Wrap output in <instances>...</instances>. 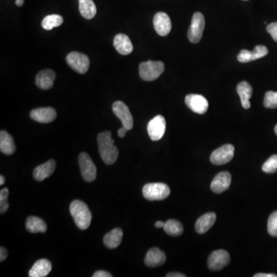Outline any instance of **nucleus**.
Masks as SVG:
<instances>
[{
	"label": "nucleus",
	"instance_id": "1",
	"mask_svg": "<svg viewBox=\"0 0 277 277\" xmlns=\"http://www.w3.org/2000/svg\"><path fill=\"white\" fill-rule=\"evenodd\" d=\"M99 152L102 159L106 164L112 165L118 159V148L114 145V140L112 138L111 132L105 131L99 133L97 136Z\"/></svg>",
	"mask_w": 277,
	"mask_h": 277
},
{
	"label": "nucleus",
	"instance_id": "2",
	"mask_svg": "<svg viewBox=\"0 0 277 277\" xmlns=\"http://www.w3.org/2000/svg\"><path fill=\"white\" fill-rule=\"evenodd\" d=\"M70 213L79 229H88L92 220V214L87 205L83 201L76 199L71 202Z\"/></svg>",
	"mask_w": 277,
	"mask_h": 277
},
{
	"label": "nucleus",
	"instance_id": "3",
	"mask_svg": "<svg viewBox=\"0 0 277 277\" xmlns=\"http://www.w3.org/2000/svg\"><path fill=\"white\" fill-rule=\"evenodd\" d=\"M164 63L161 61L143 62L140 65V76L144 81H153L159 78L164 72Z\"/></svg>",
	"mask_w": 277,
	"mask_h": 277
},
{
	"label": "nucleus",
	"instance_id": "4",
	"mask_svg": "<svg viewBox=\"0 0 277 277\" xmlns=\"http://www.w3.org/2000/svg\"><path fill=\"white\" fill-rule=\"evenodd\" d=\"M170 194V189L163 183H148L143 188V195L147 200H163Z\"/></svg>",
	"mask_w": 277,
	"mask_h": 277
},
{
	"label": "nucleus",
	"instance_id": "5",
	"mask_svg": "<svg viewBox=\"0 0 277 277\" xmlns=\"http://www.w3.org/2000/svg\"><path fill=\"white\" fill-rule=\"evenodd\" d=\"M205 29V18L201 13H195L188 30V39L192 44H197L202 39Z\"/></svg>",
	"mask_w": 277,
	"mask_h": 277
},
{
	"label": "nucleus",
	"instance_id": "6",
	"mask_svg": "<svg viewBox=\"0 0 277 277\" xmlns=\"http://www.w3.org/2000/svg\"><path fill=\"white\" fill-rule=\"evenodd\" d=\"M79 165L83 179L89 183L93 182L97 178V167L91 157L87 153H80L79 156Z\"/></svg>",
	"mask_w": 277,
	"mask_h": 277
},
{
	"label": "nucleus",
	"instance_id": "7",
	"mask_svg": "<svg viewBox=\"0 0 277 277\" xmlns=\"http://www.w3.org/2000/svg\"><path fill=\"white\" fill-rule=\"evenodd\" d=\"M67 63L74 71L80 74H85L88 71L90 67V59L87 55L77 52H72L68 54Z\"/></svg>",
	"mask_w": 277,
	"mask_h": 277
},
{
	"label": "nucleus",
	"instance_id": "8",
	"mask_svg": "<svg viewBox=\"0 0 277 277\" xmlns=\"http://www.w3.org/2000/svg\"><path fill=\"white\" fill-rule=\"evenodd\" d=\"M234 150L235 148L232 145H223L212 152L210 156L211 163L214 165H223L229 163L233 158Z\"/></svg>",
	"mask_w": 277,
	"mask_h": 277
},
{
	"label": "nucleus",
	"instance_id": "9",
	"mask_svg": "<svg viewBox=\"0 0 277 277\" xmlns=\"http://www.w3.org/2000/svg\"><path fill=\"white\" fill-rule=\"evenodd\" d=\"M148 134L153 141L161 140L166 131V120L161 115H158L150 120L147 126Z\"/></svg>",
	"mask_w": 277,
	"mask_h": 277
},
{
	"label": "nucleus",
	"instance_id": "10",
	"mask_svg": "<svg viewBox=\"0 0 277 277\" xmlns=\"http://www.w3.org/2000/svg\"><path fill=\"white\" fill-rule=\"evenodd\" d=\"M230 262L229 253L223 249L213 251L208 259V266L212 271H219L223 269Z\"/></svg>",
	"mask_w": 277,
	"mask_h": 277
},
{
	"label": "nucleus",
	"instance_id": "11",
	"mask_svg": "<svg viewBox=\"0 0 277 277\" xmlns=\"http://www.w3.org/2000/svg\"><path fill=\"white\" fill-rule=\"evenodd\" d=\"M113 111L126 130H130L133 127V118L129 107L123 102L116 101L113 104Z\"/></svg>",
	"mask_w": 277,
	"mask_h": 277
},
{
	"label": "nucleus",
	"instance_id": "12",
	"mask_svg": "<svg viewBox=\"0 0 277 277\" xmlns=\"http://www.w3.org/2000/svg\"><path fill=\"white\" fill-rule=\"evenodd\" d=\"M188 108L198 114H204L207 112L209 103L204 97L198 94H189L185 98Z\"/></svg>",
	"mask_w": 277,
	"mask_h": 277
},
{
	"label": "nucleus",
	"instance_id": "13",
	"mask_svg": "<svg viewBox=\"0 0 277 277\" xmlns=\"http://www.w3.org/2000/svg\"><path fill=\"white\" fill-rule=\"evenodd\" d=\"M153 27L159 36L166 37L171 31V20L165 13H157L153 18Z\"/></svg>",
	"mask_w": 277,
	"mask_h": 277
},
{
	"label": "nucleus",
	"instance_id": "14",
	"mask_svg": "<svg viewBox=\"0 0 277 277\" xmlns=\"http://www.w3.org/2000/svg\"><path fill=\"white\" fill-rule=\"evenodd\" d=\"M30 118L38 123H51L57 118V112L52 107L36 109L30 113Z\"/></svg>",
	"mask_w": 277,
	"mask_h": 277
},
{
	"label": "nucleus",
	"instance_id": "15",
	"mask_svg": "<svg viewBox=\"0 0 277 277\" xmlns=\"http://www.w3.org/2000/svg\"><path fill=\"white\" fill-rule=\"evenodd\" d=\"M231 184V174L228 172H222L215 176L211 183V189L217 194L223 193L229 189Z\"/></svg>",
	"mask_w": 277,
	"mask_h": 277
},
{
	"label": "nucleus",
	"instance_id": "16",
	"mask_svg": "<svg viewBox=\"0 0 277 277\" xmlns=\"http://www.w3.org/2000/svg\"><path fill=\"white\" fill-rule=\"evenodd\" d=\"M56 79L55 72L52 70H44L38 73L36 77V84L41 90H50L53 87Z\"/></svg>",
	"mask_w": 277,
	"mask_h": 277
},
{
	"label": "nucleus",
	"instance_id": "17",
	"mask_svg": "<svg viewBox=\"0 0 277 277\" xmlns=\"http://www.w3.org/2000/svg\"><path fill=\"white\" fill-rule=\"evenodd\" d=\"M113 46L116 51L123 56L129 55L133 50L131 40L125 34H117L113 40Z\"/></svg>",
	"mask_w": 277,
	"mask_h": 277
},
{
	"label": "nucleus",
	"instance_id": "18",
	"mask_svg": "<svg viewBox=\"0 0 277 277\" xmlns=\"http://www.w3.org/2000/svg\"><path fill=\"white\" fill-rule=\"evenodd\" d=\"M166 255L159 248H152L148 251L145 258V263L149 267H156L163 265L166 262Z\"/></svg>",
	"mask_w": 277,
	"mask_h": 277
},
{
	"label": "nucleus",
	"instance_id": "19",
	"mask_svg": "<svg viewBox=\"0 0 277 277\" xmlns=\"http://www.w3.org/2000/svg\"><path fill=\"white\" fill-rule=\"evenodd\" d=\"M56 169V162L53 159H50L44 164L37 166L34 171V179L36 180L44 181L47 178L50 177Z\"/></svg>",
	"mask_w": 277,
	"mask_h": 277
},
{
	"label": "nucleus",
	"instance_id": "20",
	"mask_svg": "<svg viewBox=\"0 0 277 277\" xmlns=\"http://www.w3.org/2000/svg\"><path fill=\"white\" fill-rule=\"evenodd\" d=\"M52 269V264L48 259H41L37 261L29 272L30 277H45Z\"/></svg>",
	"mask_w": 277,
	"mask_h": 277
},
{
	"label": "nucleus",
	"instance_id": "21",
	"mask_svg": "<svg viewBox=\"0 0 277 277\" xmlns=\"http://www.w3.org/2000/svg\"><path fill=\"white\" fill-rule=\"evenodd\" d=\"M236 91L240 97L242 107L246 110L250 108L251 104L249 99L252 97V88L251 85L246 81H242L237 85Z\"/></svg>",
	"mask_w": 277,
	"mask_h": 277
},
{
	"label": "nucleus",
	"instance_id": "22",
	"mask_svg": "<svg viewBox=\"0 0 277 277\" xmlns=\"http://www.w3.org/2000/svg\"><path fill=\"white\" fill-rule=\"evenodd\" d=\"M216 215L214 212H207L206 214L199 217L196 222V230L198 233H205L207 232L216 221Z\"/></svg>",
	"mask_w": 277,
	"mask_h": 277
},
{
	"label": "nucleus",
	"instance_id": "23",
	"mask_svg": "<svg viewBox=\"0 0 277 277\" xmlns=\"http://www.w3.org/2000/svg\"><path fill=\"white\" fill-rule=\"evenodd\" d=\"M15 143L14 138L10 133H7L5 130L0 132V150L4 154L13 155L16 152Z\"/></svg>",
	"mask_w": 277,
	"mask_h": 277
},
{
	"label": "nucleus",
	"instance_id": "24",
	"mask_svg": "<svg viewBox=\"0 0 277 277\" xmlns=\"http://www.w3.org/2000/svg\"><path fill=\"white\" fill-rule=\"evenodd\" d=\"M123 231L120 228H116L105 235L103 242L105 246L109 249H115L118 247L123 239Z\"/></svg>",
	"mask_w": 277,
	"mask_h": 277
},
{
	"label": "nucleus",
	"instance_id": "25",
	"mask_svg": "<svg viewBox=\"0 0 277 277\" xmlns=\"http://www.w3.org/2000/svg\"><path fill=\"white\" fill-rule=\"evenodd\" d=\"M79 10L83 18L92 20L97 14V7L93 0H79Z\"/></svg>",
	"mask_w": 277,
	"mask_h": 277
},
{
	"label": "nucleus",
	"instance_id": "26",
	"mask_svg": "<svg viewBox=\"0 0 277 277\" xmlns=\"http://www.w3.org/2000/svg\"><path fill=\"white\" fill-rule=\"evenodd\" d=\"M26 227L27 230L32 233L37 232H45L47 229L46 222L37 216H30L27 220Z\"/></svg>",
	"mask_w": 277,
	"mask_h": 277
},
{
	"label": "nucleus",
	"instance_id": "27",
	"mask_svg": "<svg viewBox=\"0 0 277 277\" xmlns=\"http://www.w3.org/2000/svg\"><path fill=\"white\" fill-rule=\"evenodd\" d=\"M164 231L172 236H179L183 232V226L179 221L175 219H169L165 222Z\"/></svg>",
	"mask_w": 277,
	"mask_h": 277
},
{
	"label": "nucleus",
	"instance_id": "28",
	"mask_svg": "<svg viewBox=\"0 0 277 277\" xmlns=\"http://www.w3.org/2000/svg\"><path fill=\"white\" fill-rule=\"evenodd\" d=\"M63 23V18L60 15H49L42 21V27L44 30H51L54 27H58L61 26Z\"/></svg>",
	"mask_w": 277,
	"mask_h": 277
},
{
	"label": "nucleus",
	"instance_id": "29",
	"mask_svg": "<svg viewBox=\"0 0 277 277\" xmlns=\"http://www.w3.org/2000/svg\"><path fill=\"white\" fill-rule=\"evenodd\" d=\"M263 105L265 108H277V92H266L264 97Z\"/></svg>",
	"mask_w": 277,
	"mask_h": 277
},
{
	"label": "nucleus",
	"instance_id": "30",
	"mask_svg": "<svg viewBox=\"0 0 277 277\" xmlns=\"http://www.w3.org/2000/svg\"><path fill=\"white\" fill-rule=\"evenodd\" d=\"M262 171L266 173H273L277 171V155L270 156L262 165Z\"/></svg>",
	"mask_w": 277,
	"mask_h": 277
},
{
	"label": "nucleus",
	"instance_id": "31",
	"mask_svg": "<svg viewBox=\"0 0 277 277\" xmlns=\"http://www.w3.org/2000/svg\"><path fill=\"white\" fill-rule=\"evenodd\" d=\"M269 53L267 47L265 46H256L252 51H250L251 62L259 60L265 57Z\"/></svg>",
	"mask_w": 277,
	"mask_h": 277
},
{
	"label": "nucleus",
	"instance_id": "32",
	"mask_svg": "<svg viewBox=\"0 0 277 277\" xmlns=\"http://www.w3.org/2000/svg\"><path fill=\"white\" fill-rule=\"evenodd\" d=\"M268 232L272 237H277V211L272 212L268 219Z\"/></svg>",
	"mask_w": 277,
	"mask_h": 277
},
{
	"label": "nucleus",
	"instance_id": "33",
	"mask_svg": "<svg viewBox=\"0 0 277 277\" xmlns=\"http://www.w3.org/2000/svg\"><path fill=\"white\" fill-rule=\"evenodd\" d=\"M9 189L7 188L1 189L0 191V212L1 214H4L9 209L8 199Z\"/></svg>",
	"mask_w": 277,
	"mask_h": 277
},
{
	"label": "nucleus",
	"instance_id": "34",
	"mask_svg": "<svg viewBox=\"0 0 277 277\" xmlns=\"http://www.w3.org/2000/svg\"><path fill=\"white\" fill-rule=\"evenodd\" d=\"M266 30L270 34L274 41L277 43V22L269 24L266 27Z\"/></svg>",
	"mask_w": 277,
	"mask_h": 277
},
{
	"label": "nucleus",
	"instance_id": "35",
	"mask_svg": "<svg viewBox=\"0 0 277 277\" xmlns=\"http://www.w3.org/2000/svg\"><path fill=\"white\" fill-rule=\"evenodd\" d=\"M112 275L110 272L106 271L99 270L95 272L93 275V277H111Z\"/></svg>",
	"mask_w": 277,
	"mask_h": 277
},
{
	"label": "nucleus",
	"instance_id": "36",
	"mask_svg": "<svg viewBox=\"0 0 277 277\" xmlns=\"http://www.w3.org/2000/svg\"><path fill=\"white\" fill-rule=\"evenodd\" d=\"M7 255H8V253H7V249L4 247L0 248V261L1 262L7 259Z\"/></svg>",
	"mask_w": 277,
	"mask_h": 277
},
{
	"label": "nucleus",
	"instance_id": "37",
	"mask_svg": "<svg viewBox=\"0 0 277 277\" xmlns=\"http://www.w3.org/2000/svg\"><path fill=\"white\" fill-rule=\"evenodd\" d=\"M128 130H126L124 126H122L120 129H119L118 136H120V138H123L125 136H126V132Z\"/></svg>",
	"mask_w": 277,
	"mask_h": 277
},
{
	"label": "nucleus",
	"instance_id": "38",
	"mask_svg": "<svg viewBox=\"0 0 277 277\" xmlns=\"http://www.w3.org/2000/svg\"><path fill=\"white\" fill-rule=\"evenodd\" d=\"M254 277H276L277 275L273 273H256Z\"/></svg>",
	"mask_w": 277,
	"mask_h": 277
},
{
	"label": "nucleus",
	"instance_id": "39",
	"mask_svg": "<svg viewBox=\"0 0 277 277\" xmlns=\"http://www.w3.org/2000/svg\"><path fill=\"white\" fill-rule=\"evenodd\" d=\"M186 275L183 273H179V272H170V273L167 274L166 277H186Z\"/></svg>",
	"mask_w": 277,
	"mask_h": 277
},
{
	"label": "nucleus",
	"instance_id": "40",
	"mask_svg": "<svg viewBox=\"0 0 277 277\" xmlns=\"http://www.w3.org/2000/svg\"><path fill=\"white\" fill-rule=\"evenodd\" d=\"M164 225L165 222H162V221H158V222H156V223H155V226H156V228L163 227Z\"/></svg>",
	"mask_w": 277,
	"mask_h": 277
},
{
	"label": "nucleus",
	"instance_id": "41",
	"mask_svg": "<svg viewBox=\"0 0 277 277\" xmlns=\"http://www.w3.org/2000/svg\"><path fill=\"white\" fill-rule=\"evenodd\" d=\"M24 4V0H17V1H16V5H17V7H22Z\"/></svg>",
	"mask_w": 277,
	"mask_h": 277
},
{
	"label": "nucleus",
	"instance_id": "42",
	"mask_svg": "<svg viewBox=\"0 0 277 277\" xmlns=\"http://www.w3.org/2000/svg\"><path fill=\"white\" fill-rule=\"evenodd\" d=\"M4 183H5V178H4V176H3V175H1V176H0V185L3 186Z\"/></svg>",
	"mask_w": 277,
	"mask_h": 277
},
{
	"label": "nucleus",
	"instance_id": "43",
	"mask_svg": "<svg viewBox=\"0 0 277 277\" xmlns=\"http://www.w3.org/2000/svg\"><path fill=\"white\" fill-rule=\"evenodd\" d=\"M275 133L277 135V125L275 126Z\"/></svg>",
	"mask_w": 277,
	"mask_h": 277
},
{
	"label": "nucleus",
	"instance_id": "44",
	"mask_svg": "<svg viewBox=\"0 0 277 277\" xmlns=\"http://www.w3.org/2000/svg\"><path fill=\"white\" fill-rule=\"evenodd\" d=\"M244 1H247V0H244Z\"/></svg>",
	"mask_w": 277,
	"mask_h": 277
}]
</instances>
